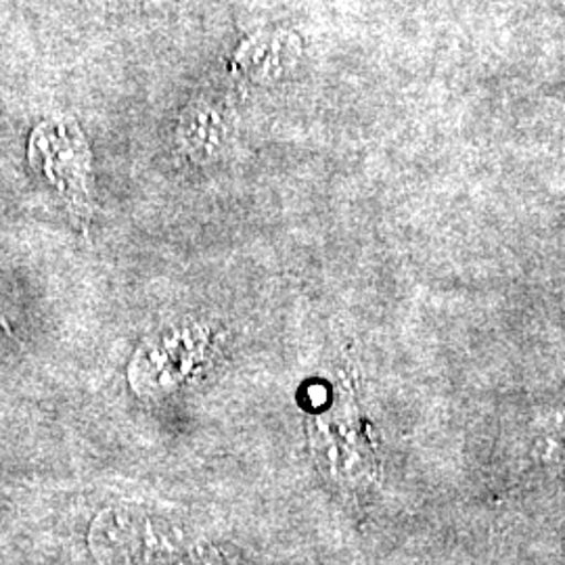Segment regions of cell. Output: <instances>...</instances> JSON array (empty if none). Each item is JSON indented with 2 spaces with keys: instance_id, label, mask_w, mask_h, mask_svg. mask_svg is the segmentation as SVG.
Wrapping results in <instances>:
<instances>
[]
</instances>
